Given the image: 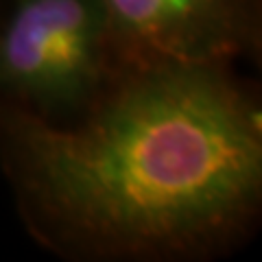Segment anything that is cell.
I'll return each instance as SVG.
<instances>
[{
  "mask_svg": "<svg viewBox=\"0 0 262 262\" xmlns=\"http://www.w3.org/2000/svg\"><path fill=\"white\" fill-rule=\"evenodd\" d=\"M77 125L9 118V162L29 210L101 253H182L247 219L262 188V122L219 63L136 70Z\"/></svg>",
  "mask_w": 262,
  "mask_h": 262,
  "instance_id": "1",
  "label": "cell"
},
{
  "mask_svg": "<svg viewBox=\"0 0 262 262\" xmlns=\"http://www.w3.org/2000/svg\"><path fill=\"white\" fill-rule=\"evenodd\" d=\"M110 46L101 0H13L0 24V90L42 118L79 112L101 90Z\"/></svg>",
  "mask_w": 262,
  "mask_h": 262,
  "instance_id": "2",
  "label": "cell"
},
{
  "mask_svg": "<svg viewBox=\"0 0 262 262\" xmlns=\"http://www.w3.org/2000/svg\"><path fill=\"white\" fill-rule=\"evenodd\" d=\"M112 44L136 66L219 63L245 37L243 0H101Z\"/></svg>",
  "mask_w": 262,
  "mask_h": 262,
  "instance_id": "3",
  "label": "cell"
}]
</instances>
